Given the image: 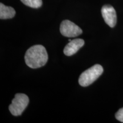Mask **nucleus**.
<instances>
[{"label":"nucleus","mask_w":123,"mask_h":123,"mask_svg":"<svg viewBox=\"0 0 123 123\" xmlns=\"http://www.w3.org/2000/svg\"><path fill=\"white\" fill-rule=\"evenodd\" d=\"M25 62L29 67L37 68L44 66L48 61V54L45 47L37 44L29 48L25 55Z\"/></svg>","instance_id":"f257e3e1"},{"label":"nucleus","mask_w":123,"mask_h":123,"mask_svg":"<svg viewBox=\"0 0 123 123\" xmlns=\"http://www.w3.org/2000/svg\"><path fill=\"white\" fill-rule=\"evenodd\" d=\"M103 73V68L100 64H95L87 69L80 75L79 83L82 87H87L93 83Z\"/></svg>","instance_id":"f03ea898"},{"label":"nucleus","mask_w":123,"mask_h":123,"mask_svg":"<svg viewBox=\"0 0 123 123\" xmlns=\"http://www.w3.org/2000/svg\"><path fill=\"white\" fill-rule=\"evenodd\" d=\"M29 103L28 96L24 93H17L9 105L10 113L15 116L21 115L27 107Z\"/></svg>","instance_id":"7ed1b4c3"},{"label":"nucleus","mask_w":123,"mask_h":123,"mask_svg":"<svg viewBox=\"0 0 123 123\" xmlns=\"http://www.w3.org/2000/svg\"><path fill=\"white\" fill-rule=\"evenodd\" d=\"M60 32L66 37H75L82 33V30L69 20H64L60 26Z\"/></svg>","instance_id":"20e7f679"},{"label":"nucleus","mask_w":123,"mask_h":123,"mask_svg":"<svg viewBox=\"0 0 123 123\" xmlns=\"http://www.w3.org/2000/svg\"><path fill=\"white\" fill-rule=\"evenodd\" d=\"M101 14L104 21L109 26L115 27L117 22V15L114 7L110 5H104L101 8Z\"/></svg>","instance_id":"39448f33"},{"label":"nucleus","mask_w":123,"mask_h":123,"mask_svg":"<svg viewBox=\"0 0 123 123\" xmlns=\"http://www.w3.org/2000/svg\"><path fill=\"white\" fill-rule=\"evenodd\" d=\"M84 44V41L82 39H75L69 42L64 47L63 52L66 56H71L83 47Z\"/></svg>","instance_id":"423d86ee"},{"label":"nucleus","mask_w":123,"mask_h":123,"mask_svg":"<svg viewBox=\"0 0 123 123\" xmlns=\"http://www.w3.org/2000/svg\"><path fill=\"white\" fill-rule=\"evenodd\" d=\"M15 14V11L13 7L5 6L2 3L0 4V18L1 19L12 18Z\"/></svg>","instance_id":"0eeeda50"},{"label":"nucleus","mask_w":123,"mask_h":123,"mask_svg":"<svg viewBox=\"0 0 123 123\" xmlns=\"http://www.w3.org/2000/svg\"><path fill=\"white\" fill-rule=\"evenodd\" d=\"M25 5L32 8H39L42 5V0H21Z\"/></svg>","instance_id":"6e6552de"},{"label":"nucleus","mask_w":123,"mask_h":123,"mask_svg":"<svg viewBox=\"0 0 123 123\" xmlns=\"http://www.w3.org/2000/svg\"><path fill=\"white\" fill-rule=\"evenodd\" d=\"M116 119L120 122L123 123V108L120 109L115 115Z\"/></svg>","instance_id":"1a4fd4ad"},{"label":"nucleus","mask_w":123,"mask_h":123,"mask_svg":"<svg viewBox=\"0 0 123 123\" xmlns=\"http://www.w3.org/2000/svg\"><path fill=\"white\" fill-rule=\"evenodd\" d=\"M71 41H72L71 39H69V40H68V41H69V42H71Z\"/></svg>","instance_id":"9d476101"}]
</instances>
